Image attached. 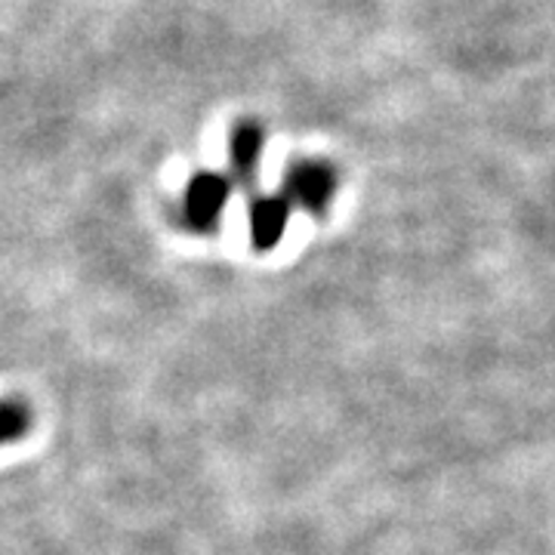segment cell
Masks as SVG:
<instances>
[{
    "label": "cell",
    "mask_w": 555,
    "mask_h": 555,
    "mask_svg": "<svg viewBox=\"0 0 555 555\" xmlns=\"http://www.w3.org/2000/svg\"><path fill=\"white\" fill-rule=\"evenodd\" d=\"M287 201L309 214H324L337 195V170L324 160H299L284 177Z\"/></svg>",
    "instance_id": "cell-1"
},
{
    "label": "cell",
    "mask_w": 555,
    "mask_h": 555,
    "mask_svg": "<svg viewBox=\"0 0 555 555\" xmlns=\"http://www.w3.org/2000/svg\"><path fill=\"white\" fill-rule=\"evenodd\" d=\"M229 179L219 173H198L185 189V217L195 229H214L229 204Z\"/></svg>",
    "instance_id": "cell-2"
},
{
    "label": "cell",
    "mask_w": 555,
    "mask_h": 555,
    "mask_svg": "<svg viewBox=\"0 0 555 555\" xmlns=\"http://www.w3.org/2000/svg\"><path fill=\"white\" fill-rule=\"evenodd\" d=\"M291 219L287 198H257L250 207V241L257 250H272Z\"/></svg>",
    "instance_id": "cell-3"
},
{
    "label": "cell",
    "mask_w": 555,
    "mask_h": 555,
    "mask_svg": "<svg viewBox=\"0 0 555 555\" xmlns=\"http://www.w3.org/2000/svg\"><path fill=\"white\" fill-rule=\"evenodd\" d=\"M259 152H262V127L254 120H244L232 133V164H235V173L241 179L250 182L257 177Z\"/></svg>",
    "instance_id": "cell-4"
},
{
    "label": "cell",
    "mask_w": 555,
    "mask_h": 555,
    "mask_svg": "<svg viewBox=\"0 0 555 555\" xmlns=\"http://www.w3.org/2000/svg\"><path fill=\"white\" fill-rule=\"evenodd\" d=\"M28 429V411L22 404H0V444H10L25 436Z\"/></svg>",
    "instance_id": "cell-5"
}]
</instances>
